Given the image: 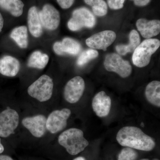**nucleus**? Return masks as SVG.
<instances>
[{
  "mask_svg": "<svg viewBox=\"0 0 160 160\" xmlns=\"http://www.w3.org/2000/svg\"><path fill=\"white\" fill-rule=\"evenodd\" d=\"M116 139L122 146L142 151H151L156 146L152 138L135 126H125L120 129Z\"/></svg>",
  "mask_w": 160,
  "mask_h": 160,
  "instance_id": "nucleus-1",
  "label": "nucleus"
},
{
  "mask_svg": "<svg viewBox=\"0 0 160 160\" xmlns=\"http://www.w3.org/2000/svg\"><path fill=\"white\" fill-rule=\"evenodd\" d=\"M58 142L71 155H76L85 150L89 142L84 137L83 132L77 128H70L59 136Z\"/></svg>",
  "mask_w": 160,
  "mask_h": 160,
  "instance_id": "nucleus-2",
  "label": "nucleus"
},
{
  "mask_svg": "<svg viewBox=\"0 0 160 160\" xmlns=\"http://www.w3.org/2000/svg\"><path fill=\"white\" fill-rule=\"evenodd\" d=\"M160 42L157 39H146L140 43L133 52L132 62L139 68L149 65L151 56L159 48Z\"/></svg>",
  "mask_w": 160,
  "mask_h": 160,
  "instance_id": "nucleus-3",
  "label": "nucleus"
},
{
  "mask_svg": "<svg viewBox=\"0 0 160 160\" xmlns=\"http://www.w3.org/2000/svg\"><path fill=\"white\" fill-rule=\"evenodd\" d=\"M53 88L52 79L47 75H43L28 87V93L39 102H45L51 98Z\"/></svg>",
  "mask_w": 160,
  "mask_h": 160,
  "instance_id": "nucleus-4",
  "label": "nucleus"
},
{
  "mask_svg": "<svg viewBox=\"0 0 160 160\" xmlns=\"http://www.w3.org/2000/svg\"><path fill=\"white\" fill-rule=\"evenodd\" d=\"M96 24V18L90 10L85 7L78 8L72 12V17L68 22L70 30L76 31L84 27L92 28Z\"/></svg>",
  "mask_w": 160,
  "mask_h": 160,
  "instance_id": "nucleus-5",
  "label": "nucleus"
},
{
  "mask_svg": "<svg viewBox=\"0 0 160 160\" xmlns=\"http://www.w3.org/2000/svg\"><path fill=\"white\" fill-rule=\"evenodd\" d=\"M104 65L107 71L116 72L122 78L128 77L132 72V67L130 63L116 53L107 54Z\"/></svg>",
  "mask_w": 160,
  "mask_h": 160,
  "instance_id": "nucleus-6",
  "label": "nucleus"
},
{
  "mask_svg": "<svg viewBox=\"0 0 160 160\" xmlns=\"http://www.w3.org/2000/svg\"><path fill=\"white\" fill-rule=\"evenodd\" d=\"M19 117L14 109H7L0 113V137L7 138L14 134L19 125Z\"/></svg>",
  "mask_w": 160,
  "mask_h": 160,
  "instance_id": "nucleus-7",
  "label": "nucleus"
},
{
  "mask_svg": "<svg viewBox=\"0 0 160 160\" xmlns=\"http://www.w3.org/2000/svg\"><path fill=\"white\" fill-rule=\"evenodd\" d=\"M71 114V110L67 108L52 111L46 120V129L53 134L62 131L67 126Z\"/></svg>",
  "mask_w": 160,
  "mask_h": 160,
  "instance_id": "nucleus-8",
  "label": "nucleus"
},
{
  "mask_svg": "<svg viewBox=\"0 0 160 160\" xmlns=\"http://www.w3.org/2000/svg\"><path fill=\"white\" fill-rule=\"evenodd\" d=\"M85 89L84 79L81 77H75L66 84L64 89V98L69 103L78 102L82 96Z\"/></svg>",
  "mask_w": 160,
  "mask_h": 160,
  "instance_id": "nucleus-9",
  "label": "nucleus"
},
{
  "mask_svg": "<svg viewBox=\"0 0 160 160\" xmlns=\"http://www.w3.org/2000/svg\"><path fill=\"white\" fill-rule=\"evenodd\" d=\"M116 34L111 30H105L98 32L86 40L87 46L92 49L106 51L107 48L113 43Z\"/></svg>",
  "mask_w": 160,
  "mask_h": 160,
  "instance_id": "nucleus-10",
  "label": "nucleus"
},
{
  "mask_svg": "<svg viewBox=\"0 0 160 160\" xmlns=\"http://www.w3.org/2000/svg\"><path fill=\"white\" fill-rule=\"evenodd\" d=\"M39 16L42 25L46 29L54 30L59 26L61 19L59 12L52 5L49 4L44 5L39 11Z\"/></svg>",
  "mask_w": 160,
  "mask_h": 160,
  "instance_id": "nucleus-11",
  "label": "nucleus"
},
{
  "mask_svg": "<svg viewBox=\"0 0 160 160\" xmlns=\"http://www.w3.org/2000/svg\"><path fill=\"white\" fill-rule=\"evenodd\" d=\"M46 118L43 115H37L33 117L24 118L22 121V125L36 138H41L46 131Z\"/></svg>",
  "mask_w": 160,
  "mask_h": 160,
  "instance_id": "nucleus-12",
  "label": "nucleus"
},
{
  "mask_svg": "<svg viewBox=\"0 0 160 160\" xmlns=\"http://www.w3.org/2000/svg\"><path fill=\"white\" fill-rule=\"evenodd\" d=\"M92 106L93 111L98 117H106L109 114L111 109V98L106 94L105 92H100L93 98Z\"/></svg>",
  "mask_w": 160,
  "mask_h": 160,
  "instance_id": "nucleus-13",
  "label": "nucleus"
},
{
  "mask_svg": "<svg viewBox=\"0 0 160 160\" xmlns=\"http://www.w3.org/2000/svg\"><path fill=\"white\" fill-rule=\"evenodd\" d=\"M81 44L76 40L66 38L62 42H56L53 46L54 52L59 55H76L82 50Z\"/></svg>",
  "mask_w": 160,
  "mask_h": 160,
  "instance_id": "nucleus-14",
  "label": "nucleus"
},
{
  "mask_svg": "<svg viewBox=\"0 0 160 160\" xmlns=\"http://www.w3.org/2000/svg\"><path fill=\"white\" fill-rule=\"evenodd\" d=\"M136 26L142 36L145 38H151L160 33V20L149 21L146 19L140 18L137 21Z\"/></svg>",
  "mask_w": 160,
  "mask_h": 160,
  "instance_id": "nucleus-15",
  "label": "nucleus"
},
{
  "mask_svg": "<svg viewBox=\"0 0 160 160\" xmlns=\"http://www.w3.org/2000/svg\"><path fill=\"white\" fill-rule=\"evenodd\" d=\"M19 62L11 56L6 55L0 59V73L5 76L13 77L18 73Z\"/></svg>",
  "mask_w": 160,
  "mask_h": 160,
  "instance_id": "nucleus-16",
  "label": "nucleus"
},
{
  "mask_svg": "<svg viewBox=\"0 0 160 160\" xmlns=\"http://www.w3.org/2000/svg\"><path fill=\"white\" fill-rule=\"evenodd\" d=\"M28 25L29 31L35 38H39L42 33V25L41 23L39 11L36 6L29 9L28 14Z\"/></svg>",
  "mask_w": 160,
  "mask_h": 160,
  "instance_id": "nucleus-17",
  "label": "nucleus"
},
{
  "mask_svg": "<svg viewBox=\"0 0 160 160\" xmlns=\"http://www.w3.org/2000/svg\"><path fill=\"white\" fill-rule=\"evenodd\" d=\"M141 43L139 34L136 30H132L129 34V43L126 45L120 44L116 47V50L121 55L134 52Z\"/></svg>",
  "mask_w": 160,
  "mask_h": 160,
  "instance_id": "nucleus-18",
  "label": "nucleus"
},
{
  "mask_svg": "<svg viewBox=\"0 0 160 160\" xmlns=\"http://www.w3.org/2000/svg\"><path fill=\"white\" fill-rule=\"evenodd\" d=\"M146 99L153 106L160 107V82L153 81L149 83L145 90Z\"/></svg>",
  "mask_w": 160,
  "mask_h": 160,
  "instance_id": "nucleus-19",
  "label": "nucleus"
},
{
  "mask_svg": "<svg viewBox=\"0 0 160 160\" xmlns=\"http://www.w3.org/2000/svg\"><path fill=\"white\" fill-rule=\"evenodd\" d=\"M24 6L21 0H0V7L15 17L22 14Z\"/></svg>",
  "mask_w": 160,
  "mask_h": 160,
  "instance_id": "nucleus-20",
  "label": "nucleus"
},
{
  "mask_svg": "<svg viewBox=\"0 0 160 160\" xmlns=\"http://www.w3.org/2000/svg\"><path fill=\"white\" fill-rule=\"evenodd\" d=\"M10 37L20 48L26 49L28 47V29L26 26H20L15 28L11 32Z\"/></svg>",
  "mask_w": 160,
  "mask_h": 160,
  "instance_id": "nucleus-21",
  "label": "nucleus"
},
{
  "mask_svg": "<svg viewBox=\"0 0 160 160\" xmlns=\"http://www.w3.org/2000/svg\"><path fill=\"white\" fill-rule=\"evenodd\" d=\"M49 61L48 55L40 51L33 52L29 57L27 66L30 68L43 69L46 67Z\"/></svg>",
  "mask_w": 160,
  "mask_h": 160,
  "instance_id": "nucleus-22",
  "label": "nucleus"
},
{
  "mask_svg": "<svg viewBox=\"0 0 160 160\" xmlns=\"http://www.w3.org/2000/svg\"><path fill=\"white\" fill-rule=\"evenodd\" d=\"M86 4L91 6L95 15L102 17L108 12V6L104 0H84Z\"/></svg>",
  "mask_w": 160,
  "mask_h": 160,
  "instance_id": "nucleus-23",
  "label": "nucleus"
},
{
  "mask_svg": "<svg viewBox=\"0 0 160 160\" xmlns=\"http://www.w3.org/2000/svg\"><path fill=\"white\" fill-rule=\"evenodd\" d=\"M98 52L94 49H88L83 51L78 58L77 65L82 66L86 65L89 61L97 58L98 56Z\"/></svg>",
  "mask_w": 160,
  "mask_h": 160,
  "instance_id": "nucleus-24",
  "label": "nucleus"
},
{
  "mask_svg": "<svg viewBox=\"0 0 160 160\" xmlns=\"http://www.w3.org/2000/svg\"><path fill=\"white\" fill-rule=\"evenodd\" d=\"M138 156V152L135 150L126 147L121 150L119 154L118 160H136Z\"/></svg>",
  "mask_w": 160,
  "mask_h": 160,
  "instance_id": "nucleus-25",
  "label": "nucleus"
},
{
  "mask_svg": "<svg viewBox=\"0 0 160 160\" xmlns=\"http://www.w3.org/2000/svg\"><path fill=\"white\" fill-rule=\"evenodd\" d=\"M126 0H107L109 8L114 10L122 9Z\"/></svg>",
  "mask_w": 160,
  "mask_h": 160,
  "instance_id": "nucleus-26",
  "label": "nucleus"
},
{
  "mask_svg": "<svg viewBox=\"0 0 160 160\" xmlns=\"http://www.w3.org/2000/svg\"><path fill=\"white\" fill-rule=\"evenodd\" d=\"M58 4L63 9H69L74 2V0H57Z\"/></svg>",
  "mask_w": 160,
  "mask_h": 160,
  "instance_id": "nucleus-27",
  "label": "nucleus"
},
{
  "mask_svg": "<svg viewBox=\"0 0 160 160\" xmlns=\"http://www.w3.org/2000/svg\"><path fill=\"white\" fill-rule=\"evenodd\" d=\"M134 2L136 6H144L148 5L151 0H131Z\"/></svg>",
  "mask_w": 160,
  "mask_h": 160,
  "instance_id": "nucleus-28",
  "label": "nucleus"
},
{
  "mask_svg": "<svg viewBox=\"0 0 160 160\" xmlns=\"http://www.w3.org/2000/svg\"><path fill=\"white\" fill-rule=\"evenodd\" d=\"M0 160H13L9 156L6 155H0Z\"/></svg>",
  "mask_w": 160,
  "mask_h": 160,
  "instance_id": "nucleus-29",
  "label": "nucleus"
},
{
  "mask_svg": "<svg viewBox=\"0 0 160 160\" xmlns=\"http://www.w3.org/2000/svg\"><path fill=\"white\" fill-rule=\"evenodd\" d=\"M3 25H4V19L1 12H0V33L2 29Z\"/></svg>",
  "mask_w": 160,
  "mask_h": 160,
  "instance_id": "nucleus-30",
  "label": "nucleus"
},
{
  "mask_svg": "<svg viewBox=\"0 0 160 160\" xmlns=\"http://www.w3.org/2000/svg\"><path fill=\"white\" fill-rule=\"evenodd\" d=\"M4 151V147L2 144L1 143V139H0V154L2 153Z\"/></svg>",
  "mask_w": 160,
  "mask_h": 160,
  "instance_id": "nucleus-31",
  "label": "nucleus"
},
{
  "mask_svg": "<svg viewBox=\"0 0 160 160\" xmlns=\"http://www.w3.org/2000/svg\"><path fill=\"white\" fill-rule=\"evenodd\" d=\"M73 160H86L85 158L82 157H79L75 158Z\"/></svg>",
  "mask_w": 160,
  "mask_h": 160,
  "instance_id": "nucleus-32",
  "label": "nucleus"
},
{
  "mask_svg": "<svg viewBox=\"0 0 160 160\" xmlns=\"http://www.w3.org/2000/svg\"><path fill=\"white\" fill-rule=\"evenodd\" d=\"M149 160L148 159H142V160ZM158 160V159H154V160Z\"/></svg>",
  "mask_w": 160,
  "mask_h": 160,
  "instance_id": "nucleus-33",
  "label": "nucleus"
}]
</instances>
